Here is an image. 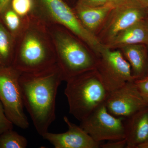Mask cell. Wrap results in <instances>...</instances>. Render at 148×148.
I'll use <instances>...</instances> for the list:
<instances>
[{
  "instance_id": "1",
  "label": "cell",
  "mask_w": 148,
  "mask_h": 148,
  "mask_svg": "<svg viewBox=\"0 0 148 148\" xmlns=\"http://www.w3.org/2000/svg\"><path fill=\"white\" fill-rule=\"evenodd\" d=\"M65 81L56 64L42 71L21 73L22 99L38 133L42 136L56 119V101L59 86Z\"/></svg>"
},
{
  "instance_id": "2",
  "label": "cell",
  "mask_w": 148,
  "mask_h": 148,
  "mask_svg": "<svg viewBox=\"0 0 148 148\" xmlns=\"http://www.w3.org/2000/svg\"><path fill=\"white\" fill-rule=\"evenodd\" d=\"M57 64L55 48L45 18L36 10L28 16L16 40L12 66L21 73L42 71Z\"/></svg>"
},
{
  "instance_id": "3",
  "label": "cell",
  "mask_w": 148,
  "mask_h": 148,
  "mask_svg": "<svg viewBox=\"0 0 148 148\" xmlns=\"http://www.w3.org/2000/svg\"><path fill=\"white\" fill-rule=\"evenodd\" d=\"M45 20L55 48L57 64L65 81L96 69L99 60L85 47L82 41L64 27Z\"/></svg>"
},
{
  "instance_id": "4",
  "label": "cell",
  "mask_w": 148,
  "mask_h": 148,
  "mask_svg": "<svg viewBox=\"0 0 148 148\" xmlns=\"http://www.w3.org/2000/svg\"><path fill=\"white\" fill-rule=\"evenodd\" d=\"M66 82L65 94L69 112L80 121L105 103L110 94L96 69L73 77Z\"/></svg>"
},
{
  "instance_id": "5",
  "label": "cell",
  "mask_w": 148,
  "mask_h": 148,
  "mask_svg": "<svg viewBox=\"0 0 148 148\" xmlns=\"http://www.w3.org/2000/svg\"><path fill=\"white\" fill-rule=\"evenodd\" d=\"M39 11L50 22L58 24L69 30L100 56L104 47L95 35L83 26L76 14L63 0H39Z\"/></svg>"
},
{
  "instance_id": "6",
  "label": "cell",
  "mask_w": 148,
  "mask_h": 148,
  "mask_svg": "<svg viewBox=\"0 0 148 148\" xmlns=\"http://www.w3.org/2000/svg\"><path fill=\"white\" fill-rule=\"evenodd\" d=\"M21 74L12 66L0 69V101L9 120L17 127L26 129L29 123L24 112L19 84Z\"/></svg>"
},
{
  "instance_id": "7",
  "label": "cell",
  "mask_w": 148,
  "mask_h": 148,
  "mask_svg": "<svg viewBox=\"0 0 148 148\" xmlns=\"http://www.w3.org/2000/svg\"><path fill=\"white\" fill-rule=\"evenodd\" d=\"M147 9L137 0H123L117 4L104 21L98 39L103 45L108 44L120 32L146 18Z\"/></svg>"
},
{
  "instance_id": "8",
  "label": "cell",
  "mask_w": 148,
  "mask_h": 148,
  "mask_svg": "<svg viewBox=\"0 0 148 148\" xmlns=\"http://www.w3.org/2000/svg\"><path fill=\"white\" fill-rule=\"evenodd\" d=\"M124 119L110 113L104 103L81 121L80 126L96 142L122 140L125 138Z\"/></svg>"
},
{
  "instance_id": "9",
  "label": "cell",
  "mask_w": 148,
  "mask_h": 148,
  "mask_svg": "<svg viewBox=\"0 0 148 148\" xmlns=\"http://www.w3.org/2000/svg\"><path fill=\"white\" fill-rule=\"evenodd\" d=\"M96 70L106 89L110 93L135 81L129 62L120 51L112 50L104 46Z\"/></svg>"
},
{
  "instance_id": "10",
  "label": "cell",
  "mask_w": 148,
  "mask_h": 148,
  "mask_svg": "<svg viewBox=\"0 0 148 148\" xmlns=\"http://www.w3.org/2000/svg\"><path fill=\"white\" fill-rule=\"evenodd\" d=\"M105 105L110 113L124 119L148 107L134 81L127 82L110 93Z\"/></svg>"
},
{
  "instance_id": "11",
  "label": "cell",
  "mask_w": 148,
  "mask_h": 148,
  "mask_svg": "<svg viewBox=\"0 0 148 148\" xmlns=\"http://www.w3.org/2000/svg\"><path fill=\"white\" fill-rule=\"evenodd\" d=\"M64 120L68 125V130L61 133L48 132L42 137L55 148H98L101 143L96 142L80 126L69 121L67 116Z\"/></svg>"
},
{
  "instance_id": "12",
  "label": "cell",
  "mask_w": 148,
  "mask_h": 148,
  "mask_svg": "<svg viewBox=\"0 0 148 148\" xmlns=\"http://www.w3.org/2000/svg\"><path fill=\"white\" fill-rule=\"evenodd\" d=\"M125 120L126 148H138L148 141V107Z\"/></svg>"
},
{
  "instance_id": "13",
  "label": "cell",
  "mask_w": 148,
  "mask_h": 148,
  "mask_svg": "<svg viewBox=\"0 0 148 148\" xmlns=\"http://www.w3.org/2000/svg\"><path fill=\"white\" fill-rule=\"evenodd\" d=\"M148 44V21L147 18L140 20L120 32L106 45L110 49L121 48L125 46Z\"/></svg>"
},
{
  "instance_id": "14",
  "label": "cell",
  "mask_w": 148,
  "mask_h": 148,
  "mask_svg": "<svg viewBox=\"0 0 148 148\" xmlns=\"http://www.w3.org/2000/svg\"><path fill=\"white\" fill-rule=\"evenodd\" d=\"M115 5L109 2L101 6L91 7L77 3L74 11L82 24L92 34L102 26Z\"/></svg>"
},
{
  "instance_id": "15",
  "label": "cell",
  "mask_w": 148,
  "mask_h": 148,
  "mask_svg": "<svg viewBox=\"0 0 148 148\" xmlns=\"http://www.w3.org/2000/svg\"><path fill=\"white\" fill-rule=\"evenodd\" d=\"M125 58L131 67L132 75L135 80L147 76L148 69V50L145 44H135L121 48Z\"/></svg>"
},
{
  "instance_id": "16",
  "label": "cell",
  "mask_w": 148,
  "mask_h": 148,
  "mask_svg": "<svg viewBox=\"0 0 148 148\" xmlns=\"http://www.w3.org/2000/svg\"><path fill=\"white\" fill-rule=\"evenodd\" d=\"M27 17L19 16L12 9L10 5L0 13V21L15 40L23 32Z\"/></svg>"
},
{
  "instance_id": "17",
  "label": "cell",
  "mask_w": 148,
  "mask_h": 148,
  "mask_svg": "<svg viewBox=\"0 0 148 148\" xmlns=\"http://www.w3.org/2000/svg\"><path fill=\"white\" fill-rule=\"evenodd\" d=\"M16 40L0 21V69L12 66Z\"/></svg>"
},
{
  "instance_id": "18",
  "label": "cell",
  "mask_w": 148,
  "mask_h": 148,
  "mask_svg": "<svg viewBox=\"0 0 148 148\" xmlns=\"http://www.w3.org/2000/svg\"><path fill=\"white\" fill-rule=\"evenodd\" d=\"M27 145V139L13 129L0 134V148H25Z\"/></svg>"
},
{
  "instance_id": "19",
  "label": "cell",
  "mask_w": 148,
  "mask_h": 148,
  "mask_svg": "<svg viewBox=\"0 0 148 148\" xmlns=\"http://www.w3.org/2000/svg\"><path fill=\"white\" fill-rule=\"evenodd\" d=\"M9 5L16 13L22 17L30 16L37 10L34 0H11Z\"/></svg>"
},
{
  "instance_id": "20",
  "label": "cell",
  "mask_w": 148,
  "mask_h": 148,
  "mask_svg": "<svg viewBox=\"0 0 148 148\" xmlns=\"http://www.w3.org/2000/svg\"><path fill=\"white\" fill-rule=\"evenodd\" d=\"M135 85L143 96L144 100L148 104V76L134 81Z\"/></svg>"
},
{
  "instance_id": "21",
  "label": "cell",
  "mask_w": 148,
  "mask_h": 148,
  "mask_svg": "<svg viewBox=\"0 0 148 148\" xmlns=\"http://www.w3.org/2000/svg\"><path fill=\"white\" fill-rule=\"evenodd\" d=\"M13 124L6 116L2 104L0 101V134L10 129H12Z\"/></svg>"
},
{
  "instance_id": "22",
  "label": "cell",
  "mask_w": 148,
  "mask_h": 148,
  "mask_svg": "<svg viewBox=\"0 0 148 148\" xmlns=\"http://www.w3.org/2000/svg\"><path fill=\"white\" fill-rule=\"evenodd\" d=\"M109 143L101 145L100 148H126L127 141L126 139L110 141Z\"/></svg>"
},
{
  "instance_id": "23",
  "label": "cell",
  "mask_w": 148,
  "mask_h": 148,
  "mask_svg": "<svg viewBox=\"0 0 148 148\" xmlns=\"http://www.w3.org/2000/svg\"><path fill=\"white\" fill-rule=\"evenodd\" d=\"M108 3V0H78L77 3L86 6L96 7L105 5Z\"/></svg>"
},
{
  "instance_id": "24",
  "label": "cell",
  "mask_w": 148,
  "mask_h": 148,
  "mask_svg": "<svg viewBox=\"0 0 148 148\" xmlns=\"http://www.w3.org/2000/svg\"><path fill=\"white\" fill-rule=\"evenodd\" d=\"M11 0H0V13L8 6L9 5Z\"/></svg>"
},
{
  "instance_id": "25",
  "label": "cell",
  "mask_w": 148,
  "mask_h": 148,
  "mask_svg": "<svg viewBox=\"0 0 148 148\" xmlns=\"http://www.w3.org/2000/svg\"><path fill=\"white\" fill-rule=\"evenodd\" d=\"M141 5L146 8H148V0H137Z\"/></svg>"
},
{
  "instance_id": "26",
  "label": "cell",
  "mask_w": 148,
  "mask_h": 148,
  "mask_svg": "<svg viewBox=\"0 0 148 148\" xmlns=\"http://www.w3.org/2000/svg\"><path fill=\"white\" fill-rule=\"evenodd\" d=\"M138 148H148V141L140 145Z\"/></svg>"
},
{
  "instance_id": "27",
  "label": "cell",
  "mask_w": 148,
  "mask_h": 148,
  "mask_svg": "<svg viewBox=\"0 0 148 148\" xmlns=\"http://www.w3.org/2000/svg\"><path fill=\"white\" fill-rule=\"evenodd\" d=\"M122 1L123 0H108V1L109 2L116 5Z\"/></svg>"
},
{
  "instance_id": "28",
  "label": "cell",
  "mask_w": 148,
  "mask_h": 148,
  "mask_svg": "<svg viewBox=\"0 0 148 148\" xmlns=\"http://www.w3.org/2000/svg\"><path fill=\"white\" fill-rule=\"evenodd\" d=\"M147 20L148 21V8L147 9V17H146Z\"/></svg>"
},
{
  "instance_id": "29",
  "label": "cell",
  "mask_w": 148,
  "mask_h": 148,
  "mask_svg": "<svg viewBox=\"0 0 148 148\" xmlns=\"http://www.w3.org/2000/svg\"><path fill=\"white\" fill-rule=\"evenodd\" d=\"M147 50H148V44L147 45ZM147 76H148V69H147Z\"/></svg>"
}]
</instances>
